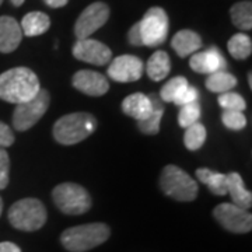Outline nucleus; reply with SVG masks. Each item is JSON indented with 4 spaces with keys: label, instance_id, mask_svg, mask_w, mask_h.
Wrapping results in <instances>:
<instances>
[{
    "label": "nucleus",
    "instance_id": "f257e3e1",
    "mask_svg": "<svg viewBox=\"0 0 252 252\" xmlns=\"http://www.w3.org/2000/svg\"><path fill=\"white\" fill-rule=\"evenodd\" d=\"M41 84L36 74L28 67H14L0 74V99L21 104L34 98Z\"/></svg>",
    "mask_w": 252,
    "mask_h": 252
},
{
    "label": "nucleus",
    "instance_id": "f03ea898",
    "mask_svg": "<svg viewBox=\"0 0 252 252\" xmlns=\"http://www.w3.org/2000/svg\"><path fill=\"white\" fill-rule=\"evenodd\" d=\"M97 129V119L89 112H73L58 119L54 125V139L63 146L83 142Z\"/></svg>",
    "mask_w": 252,
    "mask_h": 252
},
{
    "label": "nucleus",
    "instance_id": "7ed1b4c3",
    "mask_svg": "<svg viewBox=\"0 0 252 252\" xmlns=\"http://www.w3.org/2000/svg\"><path fill=\"white\" fill-rule=\"evenodd\" d=\"M109 227L104 223L76 225L64 230L61 235V243L70 252H86L105 243L109 238Z\"/></svg>",
    "mask_w": 252,
    "mask_h": 252
},
{
    "label": "nucleus",
    "instance_id": "20e7f679",
    "mask_svg": "<svg viewBox=\"0 0 252 252\" xmlns=\"http://www.w3.org/2000/svg\"><path fill=\"white\" fill-rule=\"evenodd\" d=\"M160 188L178 202H192L198 196V182L177 165H165L160 175Z\"/></svg>",
    "mask_w": 252,
    "mask_h": 252
},
{
    "label": "nucleus",
    "instance_id": "39448f33",
    "mask_svg": "<svg viewBox=\"0 0 252 252\" xmlns=\"http://www.w3.org/2000/svg\"><path fill=\"white\" fill-rule=\"evenodd\" d=\"M9 221L21 231H36L45 224V206L41 200L34 198L17 200L9 209Z\"/></svg>",
    "mask_w": 252,
    "mask_h": 252
},
{
    "label": "nucleus",
    "instance_id": "423d86ee",
    "mask_svg": "<svg viewBox=\"0 0 252 252\" xmlns=\"http://www.w3.org/2000/svg\"><path fill=\"white\" fill-rule=\"evenodd\" d=\"M55 205L64 215H83L89 212L91 207V198L86 189L73 184V182H64L58 185L52 192Z\"/></svg>",
    "mask_w": 252,
    "mask_h": 252
},
{
    "label": "nucleus",
    "instance_id": "0eeeda50",
    "mask_svg": "<svg viewBox=\"0 0 252 252\" xmlns=\"http://www.w3.org/2000/svg\"><path fill=\"white\" fill-rule=\"evenodd\" d=\"M168 16L161 7H152L147 10L143 18L139 21V31L142 44L146 46H158L165 42L168 35Z\"/></svg>",
    "mask_w": 252,
    "mask_h": 252
},
{
    "label": "nucleus",
    "instance_id": "6e6552de",
    "mask_svg": "<svg viewBox=\"0 0 252 252\" xmlns=\"http://www.w3.org/2000/svg\"><path fill=\"white\" fill-rule=\"evenodd\" d=\"M49 93L41 89L34 98L17 104L13 114V126L16 127V130L24 132L35 125L45 115L49 107Z\"/></svg>",
    "mask_w": 252,
    "mask_h": 252
},
{
    "label": "nucleus",
    "instance_id": "1a4fd4ad",
    "mask_svg": "<svg viewBox=\"0 0 252 252\" xmlns=\"http://www.w3.org/2000/svg\"><path fill=\"white\" fill-rule=\"evenodd\" d=\"M213 216L225 230L244 234L250 233L252 228V216L247 209L237 206L234 203H221L213 210Z\"/></svg>",
    "mask_w": 252,
    "mask_h": 252
},
{
    "label": "nucleus",
    "instance_id": "9d476101",
    "mask_svg": "<svg viewBox=\"0 0 252 252\" xmlns=\"http://www.w3.org/2000/svg\"><path fill=\"white\" fill-rule=\"evenodd\" d=\"M109 18V7L105 3H93L83 10L74 26V34L77 39L90 38L97 30L102 27Z\"/></svg>",
    "mask_w": 252,
    "mask_h": 252
},
{
    "label": "nucleus",
    "instance_id": "9b49d317",
    "mask_svg": "<svg viewBox=\"0 0 252 252\" xmlns=\"http://www.w3.org/2000/svg\"><path fill=\"white\" fill-rule=\"evenodd\" d=\"M143 70L142 59L133 55H121L109 64L108 76L118 83H132L142 77Z\"/></svg>",
    "mask_w": 252,
    "mask_h": 252
},
{
    "label": "nucleus",
    "instance_id": "f8f14e48",
    "mask_svg": "<svg viewBox=\"0 0 252 252\" xmlns=\"http://www.w3.org/2000/svg\"><path fill=\"white\" fill-rule=\"evenodd\" d=\"M73 55L81 62L91 63L95 66H104L111 62L112 58V52L108 46L91 38L77 39L73 46Z\"/></svg>",
    "mask_w": 252,
    "mask_h": 252
},
{
    "label": "nucleus",
    "instance_id": "ddd939ff",
    "mask_svg": "<svg viewBox=\"0 0 252 252\" xmlns=\"http://www.w3.org/2000/svg\"><path fill=\"white\" fill-rule=\"evenodd\" d=\"M189 66L192 70L200 74H212V73L225 70L227 61L219 48L212 46V48H207L206 51L192 55L189 61Z\"/></svg>",
    "mask_w": 252,
    "mask_h": 252
},
{
    "label": "nucleus",
    "instance_id": "4468645a",
    "mask_svg": "<svg viewBox=\"0 0 252 252\" xmlns=\"http://www.w3.org/2000/svg\"><path fill=\"white\" fill-rule=\"evenodd\" d=\"M73 87L90 97H101L109 90L107 77L93 70H79L73 76Z\"/></svg>",
    "mask_w": 252,
    "mask_h": 252
},
{
    "label": "nucleus",
    "instance_id": "2eb2a0df",
    "mask_svg": "<svg viewBox=\"0 0 252 252\" xmlns=\"http://www.w3.org/2000/svg\"><path fill=\"white\" fill-rule=\"evenodd\" d=\"M23 31L16 18L3 16L0 17V52L10 54L16 51L21 42Z\"/></svg>",
    "mask_w": 252,
    "mask_h": 252
},
{
    "label": "nucleus",
    "instance_id": "dca6fc26",
    "mask_svg": "<svg viewBox=\"0 0 252 252\" xmlns=\"http://www.w3.org/2000/svg\"><path fill=\"white\" fill-rule=\"evenodd\" d=\"M122 111L127 117L133 118L137 122H140L150 117L153 111V104L149 98V95H144L142 93H135V94L127 95L122 101Z\"/></svg>",
    "mask_w": 252,
    "mask_h": 252
},
{
    "label": "nucleus",
    "instance_id": "f3484780",
    "mask_svg": "<svg viewBox=\"0 0 252 252\" xmlns=\"http://www.w3.org/2000/svg\"><path fill=\"white\" fill-rule=\"evenodd\" d=\"M171 46L181 58L192 56L202 48V38L195 31L182 30L172 36Z\"/></svg>",
    "mask_w": 252,
    "mask_h": 252
},
{
    "label": "nucleus",
    "instance_id": "a211bd4d",
    "mask_svg": "<svg viewBox=\"0 0 252 252\" xmlns=\"http://www.w3.org/2000/svg\"><path fill=\"white\" fill-rule=\"evenodd\" d=\"M227 178V193H230L233 203L243 209L252 206V193L245 188L243 178L238 172H230L225 175Z\"/></svg>",
    "mask_w": 252,
    "mask_h": 252
},
{
    "label": "nucleus",
    "instance_id": "6ab92c4d",
    "mask_svg": "<svg viewBox=\"0 0 252 252\" xmlns=\"http://www.w3.org/2000/svg\"><path fill=\"white\" fill-rule=\"evenodd\" d=\"M21 31L27 36H38L42 35L51 27V20L45 13L41 11H31L24 16L21 24Z\"/></svg>",
    "mask_w": 252,
    "mask_h": 252
},
{
    "label": "nucleus",
    "instance_id": "aec40b11",
    "mask_svg": "<svg viewBox=\"0 0 252 252\" xmlns=\"http://www.w3.org/2000/svg\"><path fill=\"white\" fill-rule=\"evenodd\" d=\"M170 70H171V61H170L168 54L164 51L154 52L146 64L147 76L153 81L164 80L168 76Z\"/></svg>",
    "mask_w": 252,
    "mask_h": 252
},
{
    "label": "nucleus",
    "instance_id": "412c9836",
    "mask_svg": "<svg viewBox=\"0 0 252 252\" xmlns=\"http://www.w3.org/2000/svg\"><path fill=\"white\" fill-rule=\"evenodd\" d=\"M149 98L153 104V111H152L150 117L144 121L137 122V125H139V129L146 135H157L160 132V124H161L162 115H164V104L161 99L154 94L149 95Z\"/></svg>",
    "mask_w": 252,
    "mask_h": 252
},
{
    "label": "nucleus",
    "instance_id": "4be33fe9",
    "mask_svg": "<svg viewBox=\"0 0 252 252\" xmlns=\"http://www.w3.org/2000/svg\"><path fill=\"white\" fill-rule=\"evenodd\" d=\"M196 178L217 196H224L227 193V178L224 174L212 171L209 168H199L196 170Z\"/></svg>",
    "mask_w": 252,
    "mask_h": 252
},
{
    "label": "nucleus",
    "instance_id": "5701e85b",
    "mask_svg": "<svg viewBox=\"0 0 252 252\" xmlns=\"http://www.w3.org/2000/svg\"><path fill=\"white\" fill-rule=\"evenodd\" d=\"M237 79L235 76H233L231 73L221 70V72H216L209 74V77L205 81L206 84V89L212 93H227V91H231V89H234L237 86Z\"/></svg>",
    "mask_w": 252,
    "mask_h": 252
},
{
    "label": "nucleus",
    "instance_id": "b1692460",
    "mask_svg": "<svg viewBox=\"0 0 252 252\" xmlns=\"http://www.w3.org/2000/svg\"><path fill=\"white\" fill-rule=\"evenodd\" d=\"M231 21L235 27L250 31L252 28V3L251 1H238L230 10Z\"/></svg>",
    "mask_w": 252,
    "mask_h": 252
},
{
    "label": "nucleus",
    "instance_id": "393cba45",
    "mask_svg": "<svg viewBox=\"0 0 252 252\" xmlns=\"http://www.w3.org/2000/svg\"><path fill=\"white\" fill-rule=\"evenodd\" d=\"M227 49L235 59H238V61L247 59L252 52L251 38L247 34H241V32L235 34L230 38V41L227 44Z\"/></svg>",
    "mask_w": 252,
    "mask_h": 252
},
{
    "label": "nucleus",
    "instance_id": "a878e982",
    "mask_svg": "<svg viewBox=\"0 0 252 252\" xmlns=\"http://www.w3.org/2000/svg\"><path fill=\"white\" fill-rule=\"evenodd\" d=\"M189 86L188 80L182 76L172 77L168 83H165L160 90V99L164 102H175L184 90Z\"/></svg>",
    "mask_w": 252,
    "mask_h": 252
},
{
    "label": "nucleus",
    "instance_id": "bb28decb",
    "mask_svg": "<svg viewBox=\"0 0 252 252\" xmlns=\"http://www.w3.org/2000/svg\"><path fill=\"white\" fill-rule=\"evenodd\" d=\"M206 140V127L200 122H196L193 125L187 127L185 135H184V143L188 150H199Z\"/></svg>",
    "mask_w": 252,
    "mask_h": 252
},
{
    "label": "nucleus",
    "instance_id": "cd10ccee",
    "mask_svg": "<svg viewBox=\"0 0 252 252\" xmlns=\"http://www.w3.org/2000/svg\"><path fill=\"white\" fill-rule=\"evenodd\" d=\"M219 105L224 111H238L243 112L247 108V102L243 98V95H240L238 93H233V91H227V93H221L219 95Z\"/></svg>",
    "mask_w": 252,
    "mask_h": 252
},
{
    "label": "nucleus",
    "instance_id": "c85d7f7f",
    "mask_svg": "<svg viewBox=\"0 0 252 252\" xmlns=\"http://www.w3.org/2000/svg\"><path fill=\"white\" fill-rule=\"evenodd\" d=\"M199 118H200V104H199V101L180 107L178 124H180L181 127L187 129L188 126L199 122Z\"/></svg>",
    "mask_w": 252,
    "mask_h": 252
},
{
    "label": "nucleus",
    "instance_id": "c756f323",
    "mask_svg": "<svg viewBox=\"0 0 252 252\" xmlns=\"http://www.w3.org/2000/svg\"><path fill=\"white\" fill-rule=\"evenodd\" d=\"M221 121L230 130H241L247 125V118L243 112L238 111H223Z\"/></svg>",
    "mask_w": 252,
    "mask_h": 252
},
{
    "label": "nucleus",
    "instance_id": "7c9ffc66",
    "mask_svg": "<svg viewBox=\"0 0 252 252\" xmlns=\"http://www.w3.org/2000/svg\"><path fill=\"white\" fill-rule=\"evenodd\" d=\"M10 158L7 152L0 147V189H4L9 185Z\"/></svg>",
    "mask_w": 252,
    "mask_h": 252
},
{
    "label": "nucleus",
    "instance_id": "2f4dec72",
    "mask_svg": "<svg viewBox=\"0 0 252 252\" xmlns=\"http://www.w3.org/2000/svg\"><path fill=\"white\" fill-rule=\"evenodd\" d=\"M198 98H199V91L196 90L193 86H188L174 104H175V105H178V107H182V105H187V104H190V102L198 101Z\"/></svg>",
    "mask_w": 252,
    "mask_h": 252
},
{
    "label": "nucleus",
    "instance_id": "473e14b6",
    "mask_svg": "<svg viewBox=\"0 0 252 252\" xmlns=\"http://www.w3.org/2000/svg\"><path fill=\"white\" fill-rule=\"evenodd\" d=\"M13 143H14V135L11 129L4 122L0 121V147L1 149L10 147Z\"/></svg>",
    "mask_w": 252,
    "mask_h": 252
},
{
    "label": "nucleus",
    "instance_id": "72a5a7b5",
    "mask_svg": "<svg viewBox=\"0 0 252 252\" xmlns=\"http://www.w3.org/2000/svg\"><path fill=\"white\" fill-rule=\"evenodd\" d=\"M127 39L130 42V45L142 46V36H140V31H139V23H136L135 26H132V28L127 32Z\"/></svg>",
    "mask_w": 252,
    "mask_h": 252
},
{
    "label": "nucleus",
    "instance_id": "f704fd0d",
    "mask_svg": "<svg viewBox=\"0 0 252 252\" xmlns=\"http://www.w3.org/2000/svg\"><path fill=\"white\" fill-rule=\"evenodd\" d=\"M0 252H21V250L13 243H0Z\"/></svg>",
    "mask_w": 252,
    "mask_h": 252
},
{
    "label": "nucleus",
    "instance_id": "c9c22d12",
    "mask_svg": "<svg viewBox=\"0 0 252 252\" xmlns=\"http://www.w3.org/2000/svg\"><path fill=\"white\" fill-rule=\"evenodd\" d=\"M44 1H45L49 7H52V9H59V7L66 6L69 0H44Z\"/></svg>",
    "mask_w": 252,
    "mask_h": 252
},
{
    "label": "nucleus",
    "instance_id": "e433bc0d",
    "mask_svg": "<svg viewBox=\"0 0 252 252\" xmlns=\"http://www.w3.org/2000/svg\"><path fill=\"white\" fill-rule=\"evenodd\" d=\"M10 1H11V4H13V6H16V7H20V6H21V4H23V3H24L26 0H10Z\"/></svg>",
    "mask_w": 252,
    "mask_h": 252
},
{
    "label": "nucleus",
    "instance_id": "4c0bfd02",
    "mask_svg": "<svg viewBox=\"0 0 252 252\" xmlns=\"http://www.w3.org/2000/svg\"><path fill=\"white\" fill-rule=\"evenodd\" d=\"M248 83H250V87H252V74L251 73L248 74Z\"/></svg>",
    "mask_w": 252,
    "mask_h": 252
},
{
    "label": "nucleus",
    "instance_id": "58836bf2",
    "mask_svg": "<svg viewBox=\"0 0 252 252\" xmlns=\"http://www.w3.org/2000/svg\"><path fill=\"white\" fill-rule=\"evenodd\" d=\"M1 210H3V200L0 198V215H1Z\"/></svg>",
    "mask_w": 252,
    "mask_h": 252
},
{
    "label": "nucleus",
    "instance_id": "ea45409f",
    "mask_svg": "<svg viewBox=\"0 0 252 252\" xmlns=\"http://www.w3.org/2000/svg\"><path fill=\"white\" fill-rule=\"evenodd\" d=\"M1 3H3V0H0V4H1Z\"/></svg>",
    "mask_w": 252,
    "mask_h": 252
}]
</instances>
